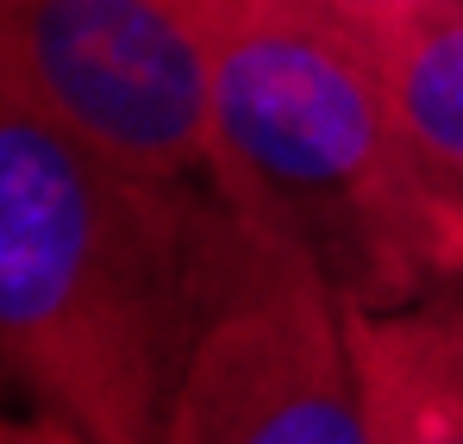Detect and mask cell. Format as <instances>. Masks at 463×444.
Instances as JSON below:
<instances>
[{
    "instance_id": "cell-1",
    "label": "cell",
    "mask_w": 463,
    "mask_h": 444,
    "mask_svg": "<svg viewBox=\"0 0 463 444\" xmlns=\"http://www.w3.org/2000/svg\"><path fill=\"white\" fill-rule=\"evenodd\" d=\"M207 201L0 94V388L94 444H156Z\"/></svg>"
},
{
    "instance_id": "cell-2",
    "label": "cell",
    "mask_w": 463,
    "mask_h": 444,
    "mask_svg": "<svg viewBox=\"0 0 463 444\" xmlns=\"http://www.w3.org/2000/svg\"><path fill=\"white\" fill-rule=\"evenodd\" d=\"M213 188L276 220L345 307L463 282V213L407 156L370 38L313 0L213 6Z\"/></svg>"
},
{
    "instance_id": "cell-3",
    "label": "cell",
    "mask_w": 463,
    "mask_h": 444,
    "mask_svg": "<svg viewBox=\"0 0 463 444\" xmlns=\"http://www.w3.org/2000/svg\"><path fill=\"white\" fill-rule=\"evenodd\" d=\"M345 313L282 225L213 188L156 444H370Z\"/></svg>"
},
{
    "instance_id": "cell-4",
    "label": "cell",
    "mask_w": 463,
    "mask_h": 444,
    "mask_svg": "<svg viewBox=\"0 0 463 444\" xmlns=\"http://www.w3.org/2000/svg\"><path fill=\"white\" fill-rule=\"evenodd\" d=\"M220 0H0V94L113 163L194 182L213 169Z\"/></svg>"
},
{
    "instance_id": "cell-5",
    "label": "cell",
    "mask_w": 463,
    "mask_h": 444,
    "mask_svg": "<svg viewBox=\"0 0 463 444\" xmlns=\"http://www.w3.org/2000/svg\"><path fill=\"white\" fill-rule=\"evenodd\" d=\"M345 319L370 444H463V282Z\"/></svg>"
},
{
    "instance_id": "cell-6",
    "label": "cell",
    "mask_w": 463,
    "mask_h": 444,
    "mask_svg": "<svg viewBox=\"0 0 463 444\" xmlns=\"http://www.w3.org/2000/svg\"><path fill=\"white\" fill-rule=\"evenodd\" d=\"M364 38L407 156L439 188V201L463 213V6Z\"/></svg>"
},
{
    "instance_id": "cell-7",
    "label": "cell",
    "mask_w": 463,
    "mask_h": 444,
    "mask_svg": "<svg viewBox=\"0 0 463 444\" xmlns=\"http://www.w3.org/2000/svg\"><path fill=\"white\" fill-rule=\"evenodd\" d=\"M319 13L357 25V32H388V25H407V19H432V13H458L463 0H313Z\"/></svg>"
},
{
    "instance_id": "cell-8",
    "label": "cell",
    "mask_w": 463,
    "mask_h": 444,
    "mask_svg": "<svg viewBox=\"0 0 463 444\" xmlns=\"http://www.w3.org/2000/svg\"><path fill=\"white\" fill-rule=\"evenodd\" d=\"M0 444H94L81 439L76 426H63V420H51V413H6L0 407Z\"/></svg>"
}]
</instances>
